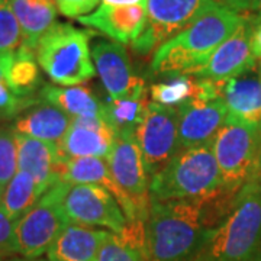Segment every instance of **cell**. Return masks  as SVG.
<instances>
[{
  "mask_svg": "<svg viewBox=\"0 0 261 261\" xmlns=\"http://www.w3.org/2000/svg\"><path fill=\"white\" fill-rule=\"evenodd\" d=\"M209 199L151 200L148 216L144 222V240L149 261L195 260L209 231Z\"/></svg>",
  "mask_w": 261,
  "mask_h": 261,
  "instance_id": "6da1fadb",
  "label": "cell"
},
{
  "mask_svg": "<svg viewBox=\"0 0 261 261\" xmlns=\"http://www.w3.org/2000/svg\"><path fill=\"white\" fill-rule=\"evenodd\" d=\"M245 18L244 13L216 5L154 51L152 73L193 75L215 49L243 25Z\"/></svg>",
  "mask_w": 261,
  "mask_h": 261,
  "instance_id": "7a4b0ae2",
  "label": "cell"
},
{
  "mask_svg": "<svg viewBox=\"0 0 261 261\" xmlns=\"http://www.w3.org/2000/svg\"><path fill=\"white\" fill-rule=\"evenodd\" d=\"M261 250V177L245 183L193 261H255Z\"/></svg>",
  "mask_w": 261,
  "mask_h": 261,
  "instance_id": "3957f363",
  "label": "cell"
},
{
  "mask_svg": "<svg viewBox=\"0 0 261 261\" xmlns=\"http://www.w3.org/2000/svg\"><path fill=\"white\" fill-rule=\"evenodd\" d=\"M224 190L212 142L180 149L167 166L149 180V196L155 202L207 199Z\"/></svg>",
  "mask_w": 261,
  "mask_h": 261,
  "instance_id": "277c9868",
  "label": "cell"
},
{
  "mask_svg": "<svg viewBox=\"0 0 261 261\" xmlns=\"http://www.w3.org/2000/svg\"><path fill=\"white\" fill-rule=\"evenodd\" d=\"M38 64L60 86H77L96 75L90 34L70 23L56 22L38 41Z\"/></svg>",
  "mask_w": 261,
  "mask_h": 261,
  "instance_id": "5b68a950",
  "label": "cell"
},
{
  "mask_svg": "<svg viewBox=\"0 0 261 261\" xmlns=\"http://www.w3.org/2000/svg\"><path fill=\"white\" fill-rule=\"evenodd\" d=\"M212 149L224 189L229 195H238L257 171L260 128L226 119L215 135Z\"/></svg>",
  "mask_w": 261,
  "mask_h": 261,
  "instance_id": "8992f818",
  "label": "cell"
},
{
  "mask_svg": "<svg viewBox=\"0 0 261 261\" xmlns=\"http://www.w3.org/2000/svg\"><path fill=\"white\" fill-rule=\"evenodd\" d=\"M65 186L67 181H57L41 196L34 207L15 222L16 254L29 260L41 257L68 224L60 207Z\"/></svg>",
  "mask_w": 261,
  "mask_h": 261,
  "instance_id": "52a82bcc",
  "label": "cell"
},
{
  "mask_svg": "<svg viewBox=\"0 0 261 261\" xmlns=\"http://www.w3.org/2000/svg\"><path fill=\"white\" fill-rule=\"evenodd\" d=\"M216 5L215 0H145L147 25L130 45L138 54H148Z\"/></svg>",
  "mask_w": 261,
  "mask_h": 261,
  "instance_id": "ba28073f",
  "label": "cell"
},
{
  "mask_svg": "<svg viewBox=\"0 0 261 261\" xmlns=\"http://www.w3.org/2000/svg\"><path fill=\"white\" fill-rule=\"evenodd\" d=\"M135 137L145 173L148 178H152L180 151L177 109L149 102Z\"/></svg>",
  "mask_w": 261,
  "mask_h": 261,
  "instance_id": "9c48e42d",
  "label": "cell"
},
{
  "mask_svg": "<svg viewBox=\"0 0 261 261\" xmlns=\"http://www.w3.org/2000/svg\"><path fill=\"white\" fill-rule=\"evenodd\" d=\"M60 207L68 224L100 226L116 233L128 224L115 196L96 185L67 183Z\"/></svg>",
  "mask_w": 261,
  "mask_h": 261,
  "instance_id": "30bf717a",
  "label": "cell"
},
{
  "mask_svg": "<svg viewBox=\"0 0 261 261\" xmlns=\"http://www.w3.org/2000/svg\"><path fill=\"white\" fill-rule=\"evenodd\" d=\"M106 160L115 181L134 206L137 221L145 222L151 206L149 181L135 132L118 134Z\"/></svg>",
  "mask_w": 261,
  "mask_h": 261,
  "instance_id": "8fae6325",
  "label": "cell"
},
{
  "mask_svg": "<svg viewBox=\"0 0 261 261\" xmlns=\"http://www.w3.org/2000/svg\"><path fill=\"white\" fill-rule=\"evenodd\" d=\"M252 23L254 18L247 16L243 25L215 49L206 64L193 77L222 83L254 70L257 58L251 49Z\"/></svg>",
  "mask_w": 261,
  "mask_h": 261,
  "instance_id": "7c38bea8",
  "label": "cell"
},
{
  "mask_svg": "<svg viewBox=\"0 0 261 261\" xmlns=\"http://www.w3.org/2000/svg\"><path fill=\"white\" fill-rule=\"evenodd\" d=\"M92 58L109 97L123 99L148 92L144 80L134 73L126 49L119 42L96 41Z\"/></svg>",
  "mask_w": 261,
  "mask_h": 261,
  "instance_id": "4fadbf2b",
  "label": "cell"
},
{
  "mask_svg": "<svg viewBox=\"0 0 261 261\" xmlns=\"http://www.w3.org/2000/svg\"><path fill=\"white\" fill-rule=\"evenodd\" d=\"M176 109L180 149L211 144L228 116L226 106L221 97L196 96Z\"/></svg>",
  "mask_w": 261,
  "mask_h": 261,
  "instance_id": "5bb4252c",
  "label": "cell"
},
{
  "mask_svg": "<svg viewBox=\"0 0 261 261\" xmlns=\"http://www.w3.org/2000/svg\"><path fill=\"white\" fill-rule=\"evenodd\" d=\"M115 132L103 118H71V125L57 144L61 161L73 159H108Z\"/></svg>",
  "mask_w": 261,
  "mask_h": 261,
  "instance_id": "9a60e30c",
  "label": "cell"
},
{
  "mask_svg": "<svg viewBox=\"0 0 261 261\" xmlns=\"http://www.w3.org/2000/svg\"><path fill=\"white\" fill-rule=\"evenodd\" d=\"M77 20L115 42L126 45L138 39L144 32L147 25V10L145 3L129 6H111L102 3L92 13L80 16Z\"/></svg>",
  "mask_w": 261,
  "mask_h": 261,
  "instance_id": "2e32d148",
  "label": "cell"
},
{
  "mask_svg": "<svg viewBox=\"0 0 261 261\" xmlns=\"http://www.w3.org/2000/svg\"><path fill=\"white\" fill-rule=\"evenodd\" d=\"M219 84L226 119L261 128V63L254 70Z\"/></svg>",
  "mask_w": 261,
  "mask_h": 261,
  "instance_id": "e0dca14e",
  "label": "cell"
},
{
  "mask_svg": "<svg viewBox=\"0 0 261 261\" xmlns=\"http://www.w3.org/2000/svg\"><path fill=\"white\" fill-rule=\"evenodd\" d=\"M15 141L18 151V170L28 173L35 180L39 193L44 195L49 187L60 181L58 167L61 159L57 144L31 138L18 132H15Z\"/></svg>",
  "mask_w": 261,
  "mask_h": 261,
  "instance_id": "ac0fdd59",
  "label": "cell"
},
{
  "mask_svg": "<svg viewBox=\"0 0 261 261\" xmlns=\"http://www.w3.org/2000/svg\"><path fill=\"white\" fill-rule=\"evenodd\" d=\"M58 177L63 181L73 183V185H96L108 189L126 216L128 222H140L137 221L135 209L130 203V200L123 195L118 183L115 181L109 166L102 159H73L65 160L60 163L58 167Z\"/></svg>",
  "mask_w": 261,
  "mask_h": 261,
  "instance_id": "d6986e66",
  "label": "cell"
},
{
  "mask_svg": "<svg viewBox=\"0 0 261 261\" xmlns=\"http://www.w3.org/2000/svg\"><path fill=\"white\" fill-rule=\"evenodd\" d=\"M109 233L87 225L67 224L47 251L48 261H97Z\"/></svg>",
  "mask_w": 261,
  "mask_h": 261,
  "instance_id": "ffe728a7",
  "label": "cell"
},
{
  "mask_svg": "<svg viewBox=\"0 0 261 261\" xmlns=\"http://www.w3.org/2000/svg\"><path fill=\"white\" fill-rule=\"evenodd\" d=\"M71 125V116L54 106L44 103L35 108H28L19 113L13 123V129L18 134L31 138L58 144Z\"/></svg>",
  "mask_w": 261,
  "mask_h": 261,
  "instance_id": "44dd1931",
  "label": "cell"
},
{
  "mask_svg": "<svg viewBox=\"0 0 261 261\" xmlns=\"http://www.w3.org/2000/svg\"><path fill=\"white\" fill-rule=\"evenodd\" d=\"M39 96L44 102L71 118H103V103L89 87L82 84L64 87L45 84Z\"/></svg>",
  "mask_w": 261,
  "mask_h": 261,
  "instance_id": "7402d4cb",
  "label": "cell"
},
{
  "mask_svg": "<svg viewBox=\"0 0 261 261\" xmlns=\"http://www.w3.org/2000/svg\"><path fill=\"white\" fill-rule=\"evenodd\" d=\"M18 19L25 47L35 51L38 41L56 23L54 0H10Z\"/></svg>",
  "mask_w": 261,
  "mask_h": 261,
  "instance_id": "603a6c76",
  "label": "cell"
},
{
  "mask_svg": "<svg viewBox=\"0 0 261 261\" xmlns=\"http://www.w3.org/2000/svg\"><path fill=\"white\" fill-rule=\"evenodd\" d=\"M0 68L10 90L19 97H29L41 83L35 51L25 45L19 48L16 54L0 63Z\"/></svg>",
  "mask_w": 261,
  "mask_h": 261,
  "instance_id": "cb8c5ba5",
  "label": "cell"
},
{
  "mask_svg": "<svg viewBox=\"0 0 261 261\" xmlns=\"http://www.w3.org/2000/svg\"><path fill=\"white\" fill-rule=\"evenodd\" d=\"M97 261H149L144 240V222H128L122 232L109 233Z\"/></svg>",
  "mask_w": 261,
  "mask_h": 261,
  "instance_id": "d4e9b609",
  "label": "cell"
},
{
  "mask_svg": "<svg viewBox=\"0 0 261 261\" xmlns=\"http://www.w3.org/2000/svg\"><path fill=\"white\" fill-rule=\"evenodd\" d=\"M149 92L123 99H112L103 103V119L118 134L135 132L145 116Z\"/></svg>",
  "mask_w": 261,
  "mask_h": 261,
  "instance_id": "484cf974",
  "label": "cell"
},
{
  "mask_svg": "<svg viewBox=\"0 0 261 261\" xmlns=\"http://www.w3.org/2000/svg\"><path fill=\"white\" fill-rule=\"evenodd\" d=\"M41 196L42 195L38 190L35 180L28 173L18 170L9 185L5 187L0 199V207L10 221L16 222L20 216H23L31 207L35 206Z\"/></svg>",
  "mask_w": 261,
  "mask_h": 261,
  "instance_id": "4316f807",
  "label": "cell"
},
{
  "mask_svg": "<svg viewBox=\"0 0 261 261\" xmlns=\"http://www.w3.org/2000/svg\"><path fill=\"white\" fill-rule=\"evenodd\" d=\"M151 102L178 108L197 94V79L190 74H170L166 82H159L149 86Z\"/></svg>",
  "mask_w": 261,
  "mask_h": 261,
  "instance_id": "83f0119b",
  "label": "cell"
},
{
  "mask_svg": "<svg viewBox=\"0 0 261 261\" xmlns=\"http://www.w3.org/2000/svg\"><path fill=\"white\" fill-rule=\"evenodd\" d=\"M23 44L22 31L10 0H0V63L16 54Z\"/></svg>",
  "mask_w": 261,
  "mask_h": 261,
  "instance_id": "f1b7e54d",
  "label": "cell"
},
{
  "mask_svg": "<svg viewBox=\"0 0 261 261\" xmlns=\"http://www.w3.org/2000/svg\"><path fill=\"white\" fill-rule=\"evenodd\" d=\"M18 173V151L15 130L12 126H0V185L6 187Z\"/></svg>",
  "mask_w": 261,
  "mask_h": 261,
  "instance_id": "f546056e",
  "label": "cell"
},
{
  "mask_svg": "<svg viewBox=\"0 0 261 261\" xmlns=\"http://www.w3.org/2000/svg\"><path fill=\"white\" fill-rule=\"evenodd\" d=\"M34 105L31 97H19L10 90L3 77H0V118H12Z\"/></svg>",
  "mask_w": 261,
  "mask_h": 261,
  "instance_id": "4dcf8cb0",
  "label": "cell"
},
{
  "mask_svg": "<svg viewBox=\"0 0 261 261\" xmlns=\"http://www.w3.org/2000/svg\"><path fill=\"white\" fill-rule=\"evenodd\" d=\"M100 0H54L57 9L67 18H80L92 13Z\"/></svg>",
  "mask_w": 261,
  "mask_h": 261,
  "instance_id": "1f68e13d",
  "label": "cell"
},
{
  "mask_svg": "<svg viewBox=\"0 0 261 261\" xmlns=\"http://www.w3.org/2000/svg\"><path fill=\"white\" fill-rule=\"evenodd\" d=\"M10 254H16L15 222L10 221L0 207V255L8 257Z\"/></svg>",
  "mask_w": 261,
  "mask_h": 261,
  "instance_id": "d6a6232c",
  "label": "cell"
},
{
  "mask_svg": "<svg viewBox=\"0 0 261 261\" xmlns=\"http://www.w3.org/2000/svg\"><path fill=\"white\" fill-rule=\"evenodd\" d=\"M219 6L233 10L237 13H247L254 10L257 0H215Z\"/></svg>",
  "mask_w": 261,
  "mask_h": 261,
  "instance_id": "836d02e7",
  "label": "cell"
},
{
  "mask_svg": "<svg viewBox=\"0 0 261 261\" xmlns=\"http://www.w3.org/2000/svg\"><path fill=\"white\" fill-rule=\"evenodd\" d=\"M251 49L254 57L261 61V19L254 18L251 31Z\"/></svg>",
  "mask_w": 261,
  "mask_h": 261,
  "instance_id": "e575fe53",
  "label": "cell"
},
{
  "mask_svg": "<svg viewBox=\"0 0 261 261\" xmlns=\"http://www.w3.org/2000/svg\"><path fill=\"white\" fill-rule=\"evenodd\" d=\"M103 5H111V6H129V5H140L145 3V0H102Z\"/></svg>",
  "mask_w": 261,
  "mask_h": 261,
  "instance_id": "d590c367",
  "label": "cell"
},
{
  "mask_svg": "<svg viewBox=\"0 0 261 261\" xmlns=\"http://www.w3.org/2000/svg\"><path fill=\"white\" fill-rule=\"evenodd\" d=\"M254 12H257V18L261 19V0H257L255 2V6H254Z\"/></svg>",
  "mask_w": 261,
  "mask_h": 261,
  "instance_id": "8d00e7d4",
  "label": "cell"
},
{
  "mask_svg": "<svg viewBox=\"0 0 261 261\" xmlns=\"http://www.w3.org/2000/svg\"><path fill=\"white\" fill-rule=\"evenodd\" d=\"M13 261H42V260H29V258H13Z\"/></svg>",
  "mask_w": 261,
  "mask_h": 261,
  "instance_id": "74e56055",
  "label": "cell"
},
{
  "mask_svg": "<svg viewBox=\"0 0 261 261\" xmlns=\"http://www.w3.org/2000/svg\"><path fill=\"white\" fill-rule=\"evenodd\" d=\"M3 192H5V187L0 185V199H2V195H3Z\"/></svg>",
  "mask_w": 261,
  "mask_h": 261,
  "instance_id": "f35d334b",
  "label": "cell"
},
{
  "mask_svg": "<svg viewBox=\"0 0 261 261\" xmlns=\"http://www.w3.org/2000/svg\"><path fill=\"white\" fill-rule=\"evenodd\" d=\"M255 261H261V250H260V252H258V255H257V258H255Z\"/></svg>",
  "mask_w": 261,
  "mask_h": 261,
  "instance_id": "ab89813d",
  "label": "cell"
},
{
  "mask_svg": "<svg viewBox=\"0 0 261 261\" xmlns=\"http://www.w3.org/2000/svg\"><path fill=\"white\" fill-rule=\"evenodd\" d=\"M5 258H6L5 255H0V261H3V260H5Z\"/></svg>",
  "mask_w": 261,
  "mask_h": 261,
  "instance_id": "60d3db41",
  "label": "cell"
},
{
  "mask_svg": "<svg viewBox=\"0 0 261 261\" xmlns=\"http://www.w3.org/2000/svg\"><path fill=\"white\" fill-rule=\"evenodd\" d=\"M0 77H3V71H2V68H0Z\"/></svg>",
  "mask_w": 261,
  "mask_h": 261,
  "instance_id": "b9f144b4",
  "label": "cell"
},
{
  "mask_svg": "<svg viewBox=\"0 0 261 261\" xmlns=\"http://www.w3.org/2000/svg\"><path fill=\"white\" fill-rule=\"evenodd\" d=\"M3 261H13V260H3Z\"/></svg>",
  "mask_w": 261,
  "mask_h": 261,
  "instance_id": "7bdbcfd3",
  "label": "cell"
},
{
  "mask_svg": "<svg viewBox=\"0 0 261 261\" xmlns=\"http://www.w3.org/2000/svg\"><path fill=\"white\" fill-rule=\"evenodd\" d=\"M260 63H261V61H260Z\"/></svg>",
  "mask_w": 261,
  "mask_h": 261,
  "instance_id": "ee69618b",
  "label": "cell"
}]
</instances>
